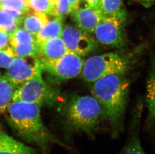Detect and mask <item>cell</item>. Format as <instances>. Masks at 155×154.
I'll return each mask as SVG.
<instances>
[{"mask_svg": "<svg viewBox=\"0 0 155 154\" xmlns=\"http://www.w3.org/2000/svg\"><path fill=\"white\" fill-rule=\"evenodd\" d=\"M30 9L35 12L50 15L54 4L51 0H28Z\"/></svg>", "mask_w": 155, "mask_h": 154, "instance_id": "19", "label": "cell"}, {"mask_svg": "<svg viewBox=\"0 0 155 154\" xmlns=\"http://www.w3.org/2000/svg\"><path fill=\"white\" fill-rule=\"evenodd\" d=\"M40 71L17 88L13 101H19L42 105H52L56 101V95L48 89Z\"/></svg>", "mask_w": 155, "mask_h": 154, "instance_id": "5", "label": "cell"}, {"mask_svg": "<svg viewBox=\"0 0 155 154\" xmlns=\"http://www.w3.org/2000/svg\"><path fill=\"white\" fill-rule=\"evenodd\" d=\"M141 113L140 107L133 112L129 123L127 140L118 154H146L142 148L140 137Z\"/></svg>", "mask_w": 155, "mask_h": 154, "instance_id": "12", "label": "cell"}, {"mask_svg": "<svg viewBox=\"0 0 155 154\" xmlns=\"http://www.w3.org/2000/svg\"><path fill=\"white\" fill-rule=\"evenodd\" d=\"M0 3L2 5L16 9L25 14L31 10L28 0H9Z\"/></svg>", "mask_w": 155, "mask_h": 154, "instance_id": "21", "label": "cell"}, {"mask_svg": "<svg viewBox=\"0 0 155 154\" xmlns=\"http://www.w3.org/2000/svg\"><path fill=\"white\" fill-rule=\"evenodd\" d=\"M16 22L17 21L14 18L8 15L0 9V30L5 31L8 27Z\"/></svg>", "mask_w": 155, "mask_h": 154, "instance_id": "23", "label": "cell"}, {"mask_svg": "<svg viewBox=\"0 0 155 154\" xmlns=\"http://www.w3.org/2000/svg\"><path fill=\"white\" fill-rule=\"evenodd\" d=\"M0 5H1V3H0Z\"/></svg>", "mask_w": 155, "mask_h": 154, "instance_id": "31", "label": "cell"}, {"mask_svg": "<svg viewBox=\"0 0 155 154\" xmlns=\"http://www.w3.org/2000/svg\"><path fill=\"white\" fill-rule=\"evenodd\" d=\"M84 64L81 56L69 52L56 61L43 66L42 69L59 80H68L82 73Z\"/></svg>", "mask_w": 155, "mask_h": 154, "instance_id": "9", "label": "cell"}, {"mask_svg": "<svg viewBox=\"0 0 155 154\" xmlns=\"http://www.w3.org/2000/svg\"><path fill=\"white\" fill-rule=\"evenodd\" d=\"M63 123L70 134H84L94 137L105 120L103 110L94 96L72 98L65 107Z\"/></svg>", "mask_w": 155, "mask_h": 154, "instance_id": "3", "label": "cell"}, {"mask_svg": "<svg viewBox=\"0 0 155 154\" xmlns=\"http://www.w3.org/2000/svg\"><path fill=\"white\" fill-rule=\"evenodd\" d=\"M16 89V87L6 76L0 75V113L6 112Z\"/></svg>", "mask_w": 155, "mask_h": 154, "instance_id": "17", "label": "cell"}, {"mask_svg": "<svg viewBox=\"0 0 155 154\" xmlns=\"http://www.w3.org/2000/svg\"><path fill=\"white\" fill-rule=\"evenodd\" d=\"M127 59L114 53L94 56L84 62L82 75L84 80L94 83L112 75H123L129 69Z\"/></svg>", "mask_w": 155, "mask_h": 154, "instance_id": "4", "label": "cell"}, {"mask_svg": "<svg viewBox=\"0 0 155 154\" xmlns=\"http://www.w3.org/2000/svg\"><path fill=\"white\" fill-rule=\"evenodd\" d=\"M125 21L117 18L104 16L94 32L97 41L104 45L117 48L123 46Z\"/></svg>", "mask_w": 155, "mask_h": 154, "instance_id": "7", "label": "cell"}, {"mask_svg": "<svg viewBox=\"0 0 155 154\" xmlns=\"http://www.w3.org/2000/svg\"><path fill=\"white\" fill-rule=\"evenodd\" d=\"M38 44L37 57L42 67L56 61L69 52L61 37L48 40Z\"/></svg>", "mask_w": 155, "mask_h": 154, "instance_id": "10", "label": "cell"}, {"mask_svg": "<svg viewBox=\"0 0 155 154\" xmlns=\"http://www.w3.org/2000/svg\"><path fill=\"white\" fill-rule=\"evenodd\" d=\"M100 9L104 17H113L126 20L127 12L122 0H101Z\"/></svg>", "mask_w": 155, "mask_h": 154, "instance_id": "18", "label": "cell"}, {"mask_svg": "<svg viewBox=\"0 0 155 154\" xmlns=\"http://www.w3.org/2000/svg\"><path fill=\"white\" fill-rule=\"evenodd\" d=\"M63 19L61 18L55 17L46 24L37 35V41L38 43L48 40L61 37L63 31Z\"/></svg>", "mask_w": 155, "mask_h": 154, "instance_id": "16", "label": "cell"}, {"mask_svg": "<svg viewBox=\"0 0 155 154\" xmlns=\"http://www.w3.org/2000/svg\"><path fill=\"white\" fill-rule=\"evenodd\" d=\"M0 9L8 15L12 16V17L14 18L17 22L22 24L24 17L26 14L25 13L21 12L20 11L17 10L16 9H13L12 8L3 6L2 5H0Z\"/></svg>", "mask_w": 155, "mask_h": 154, "instance_id": "24", "label": "cell"}, {"mask_svg": "<svg viewBox=\"0 0 155 154\" xmlns=\"http://www.w3.org/2000/svg\"><path fill=\"white\" fill-rule=\"evenodd\" d=\"M48 22L47 15L30 10L24 17L22 23L25 30L36 37Z\"/></svg>", "mask_w": 155, "mask_h": 154, "instance_id": "15", "label": "cell"}, {"mask_svg": "<svg viewBox=\"0 0 155 154\" xmlns=\"http://www.w3.org/2000/svg\"><path fill=\"white\" fill-rule=\"evenodd\" d=\"M0 154H36L34 149L5 132L0 123Z\"/></svg>", "mask_w": 155, "mask_h": 154, "instance_id": "13", "label": "cell"}, {"mask_svg": "<svg viewBox=\"0 0 155 154\" xmlns=\"http://www.w3.org/2000/svg\"><path fill=\"white\" fill-rule=\"evenodd\" d=\"M7 68L5 76L17 88L43 71L41 62L36 57H15Z\"/></svg>", "mask_w": 155, "mask_h": 154, "instance_id": "6", "label": "cell"}, {"mask_svg": "<svg viewBox=\"0 0 155 154\" xmlns=\"http://www.w3.org/2000/svg\"><path fill=\"white\" fill-rule=\"evenodd\" d=\"M146 99L148 109L146 126L148 130L155 133V67L147 82Z\"/></svg>", "mask_w": 155, "mask_h": 154, "instance_id": "14", "label": "cell"}, {"mask_svg": "<svg viewBox=\"0 0 155 154\" xmlns=\"http://www.w3.org/2000/svg\"><path fill=\"white\" fill-rule=\"evenodd\" d=\"M72 15L78 28L88 34L94 33L104 17L100 9L88 6L78 8Z\"/></svg>", "mask_w": 155, "mask_h": 154, "instance_id": "11", "label": "cell"}, {"mask_svg": "<svg viewBox=\"0 0 155 154\" xmlns=\"http://www.w3.org/2000/svg\"><path fill=\"white\" fill-rule=\"evenodd\" d=\"M128 93L129 83L122 74L104 77L92 85V96L102 108L113 138L120 137L124 130Z\"/></svg>", "mask_w": 155, "mask_h": 154, "instance_id": "2", "label": "cell"}, {"mask_svg": "<svg viewBox=\"0 0 155 154\" xmlns=\"http://www.w3.org/2000/svg\"><path fill=\"white\" fill-rule=\"evenodd\" d=\"M72 13V10L68 0H57L54 4V8L50 16L63 19Z\"/></svg>", "mask_w": 155, "mask_h": 154, "instance_id": "20", "label": "cell"}, {"mask_svg": "<svg viewBox=\"0 0 155 154\" xmlns=\"http://www.w3.org/2000/svg\"><path fill=\"white\" fill-rule=\"evenodd\" d=\"M84 1L87 3V6L100 9V4H101V0H84Z\"/></svg>", "mask_w": 155, "mask_h": 154, "instance_id": "26", "label": "cell"}, {"mask_svg": "<svg viewBox=\"0 0 155 154\" xmlns=\"http://www.w3.org/2000/svg\"><path fill=\"white\" fill-rule=\"evenodd\" d=\"M68 1L70 4V7L72 10V13L75 10L79 7V3L81 0H68Z\"/></svg>", "mask_w": 155, "mask_h": 154, "instance_id": "27", "label": "cell"}, {"mask_svg": "<svg viewBox=\"0 0 155 154\" xmlns=\"http://www.w3.org/2000/svg\"><path fill=\"white\" fill-rule=\"evenodd\" d=\"M9 35L3 30H0V50L7 48L10 44Z\"/></svg>", "mask_w": 155, "mask_h": 154, "instance_id": "25", "label": "cell"}, {"mask_svg": "<svg viewBox=\"0 0 155 154\" xmlns=\"http://www.w3.org/2000/svg\"><path fill=\"white\" fill-rule=\"evenodd\" d=\"M15 57L11 46L0 50V68H7Z\"/></svg>", "mask_w": 155, "mask_h": 154, "instance_id": "22", "label": "cell"}, {"mask_svg": "<svg viewBox=\"0 0 155 154\" xmlns=\"http://www.w3.org/2000/svg\"><path fill=\"white\" fill-rule=\"evenodd\" d=\"M5 113L8 123L18 137L25 142L36 146L43 154H48L53 144L69 148L44 124L39 105L12 101Z\"/></svg>", "mask_w": 155, "mask_h": 154, "instance_id": "1", "label": "cell"}, {"mask_svg": "<svg viewBox=\"0 0 155 154\" xmlns=\"http://www.w3.org/2000/svg\"><path fill=\"white\" fill-rule=\"evenodd\" d=\"M61 38L69 52L82 57L95 49V41L88 33L78 28L66 26L63 29Z\"/></svg>", "mask_w": 155, "mask_h": 154, "instance_id": "8", "label": "cell"}, {"mask_svg": "<svg viewBox=\"0 0 155 154\" xmlns=\"http://www.w3.org/2000/svg\"><path fill=\"white\" fill-rule=\"evenodd\" d=\"M6 1H9V0H0V3L2 2Z\"/></svg>", "mask_w": 155, "mask_h": 154, "instance_id": "30", "label": "cell"}, {"mask_svg": "<svg viewBox=\"0 0 155 154\" xmlns=\"http://www.w3.org/2000/svg\"><path fill=\"white\" fill-rule=\"evenodd\" d=\"M51 1L54 4H55L56 2L57 1V0H51Z\"/></svg>", "mask_w": 155, "mask_h": 154, "instance_id": "29", "label": "cell"}, {"mask_svg": "<svg viewBox=\"0 0 155 154\" xmlns=\"http://www.w3.org/2000/svg\"><path fill=\"white\" fill-rule=\"evenodd\" d=\"M139 1V2H143V3H151L152 2L155 1V0H137Z\"/></svg>", "mask_w": 155, "mask_h": 154, "instance_id": "28", "label": "cell"}]
</instances>
